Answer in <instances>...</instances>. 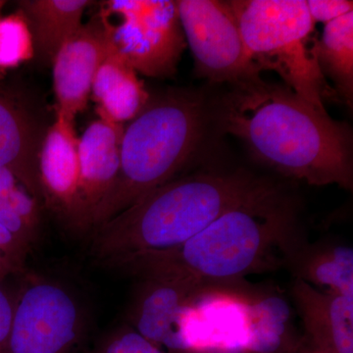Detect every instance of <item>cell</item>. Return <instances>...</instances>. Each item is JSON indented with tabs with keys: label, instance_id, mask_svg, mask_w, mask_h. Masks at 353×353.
Segmentation results:
<instances>
[{
	"label": "cell",
	"instance_id": "cell-1",
	"mask_svg": "<svg viewBox=\"0 0 353 353\" xmlns=\"http://www.w3.org/2000/svg\"><path fill=\"white\" fill-rule=\"evenodd\" d=\"M211 123L233 134L253 157L309 185H353L352 134L287 85L261 77L210 99Z\"/></svg>",
	"mask_w": 353,
	"mask_h": 353
},
{
	"label": "cell",
	"instance_id": "cell-2",
	"mask_svg": "<svg viewBox=\"0 0 353 353\" xmlns=\"http://www.w3.org/2000/svg\"><path fill=\"white\" fill-rule=\"evenodd\" d=\"M305 241L296 201L270 182L182 245L110 260L101 267L136 280L232 284L250 274L285 268Z\"/></svg>",
	"mask_w": 353,
	"mask_h": 353
},
{
	"label": "cell",
	"instance_id": "cell-3",
	"mask_svg": "<svg viewBox=\"0 0 353 353\" xmlns=\"http://www.w3.org/2000/svg\"><path fill=\"white\" fill-rule=\"evenodd\" d=\"M270 181L250 172L201 170L174 179L97 228L90 256L110 260L182 245Z\"/></svg>",
	"mask_w": 353,
	"mask_h": 353
},
{
	"label": "cell",
	"instance_id": "cell-4",
	"mask_svg": "<svg viewBox=\"0 0 353 353\" xmlns=\"http://www.w3.org/2000/svg\"><path fill=\"white\" fill-rule=\"evenodd\" d=\"M209 124L210 99L203 92L170 90L150 99L124 128L119 173L99 209L97 228L180 176Z\"/></svg>",
	"mask_w": 353,
	"mask_h": 353
},
{
	"label": "cell",
	"instance_id": "cell-5",
	"mask_svg": "<svg viewBox=\"0 0 353 353\" xmlns=\"http://www.w3.org/2000/svg\"><path fill=\"white\" fill-rule=\"evenodd\" d=\"M245 50L260 72L274 71L285 85L318 110L339 99L315 55V22L305 0H233Z\"/></svg>",
	"mask_w": 353,
	"mask_h": 353
},
{
	"label": "cell",
	"instance_id": "cell-6",
	"mask_svg": "<svg viewBox=\"0 0 353 353\" xmlns=\"http://www.w3.org/2000/svg\"><path fill=\"white\" fill-rule=\"evenodd\" d=\"M21 277L8 353H83L92 317L82 294L54 276L28 270Z\"/></svg>",
	"mask_w": 353,
	"mask_h": 353
},
{
	"label": "cell",
	"instance_id": "cell-7",
	"mask_svg": "<svg viewBox=\"0 0 353 353\" xmlns=\"http://www.w3.org/2000/svg\"><path fill=\"white\" fill-rule=\"evenodd\" d=\"M99 14L113 50L137 73L152 78L176 73L187 46L176 1L109 0Z\"/></svg>",
	"mask_w": 353,
	"mask_h": 353
},
{
	"label": "cell",
	"instance_id": "cell-8",
	"mask_svg": "<svg viewBox=\"0 0 353 353\" xmlns=\"http://www.w3.org/2000/svg\"><path fill=\"white\" fill-rule=\"evenodd\" d=\"M176 4L199 78L234 85L261 77L245 50L229 1L180 0Z\"/></svg>",
	"mask_w": 353,
	"mask_h": 353
},
{
	"label": "cell",
	"instance_id": "cell-9",
	"mask_svg": "<svg viewBox=\"0 0 353 353\" xmlns=\"http://www.w3.org/2000/svg\"><path fill=\"white\" fill-rule=\"evenodd\" d=\"M205 284L190 279H138L124 323L164 353H187L183 318Z\"/></svg>",
	"mask_w": 353,
	"mask_h": 353
},
{
	"label": "cell",
	"instance_id": "cell-10",
	"mask_svg": "<svg viewBox=\"0 0 353 353\" xmlns=\"http://www.w3.org/2000/svg\"><path fill=\"white\" fill-rule=\"evenodd\" d=\"M124 125L99 119L79 138L80 185L76 210V238L92 236L97 215L112 190L120 169L121 141Z\"/></svg>",
	"mask_w": 353,
	"mask_h": 353
},
{
	"label": "cell",
	"instance_id": "cell-11",
	"mask_svg": "<svg viewBox=\"0 0 353 353\" xmlns=\"http://www.w3.org/2000/svg\"><path fill=\"white\" fill-rule=\"evenodd\" d=\"M38 169L43 208L55 215L66 233L75 236L80 185L79 138L74 120L59 111L41 141Z\"/></svg>",
	"mask_w": 353,
	"mask_h": 353
},
{
	"label": "cell",
	"instance_id": "cell-12",
	"mask_svg": "<svg viewBox=\"0 0 353 353\" xmlns=\"http://www.w3.org/2000/svg\"><path fill=\"white\" fill-rule=\"evenodd\" d=\"M110 46L108 27L99 14L65 41L52 62L57 111L74 120L87 108L95 74Z\"/></svg>",
	"mask_w": 353,
	"mask_h": 353
},
{
	"label": "cell",
	"instance_id": "cell-13",
	"mask_svg": "<svg viewBox=\"0 0 353 353\" xmlns=\"http://www.w3.org/2000/svg\"><path fill=\"white\" fill-rule=\"evenodd\" d=\"M290 296L311 345L323 353H353V297L321 292L297 279Z\"/></svg>",
	"mask_w": 353,
	"mask_h": 353
},
{
	"label": "cell",
	"instance_id": "cell-14",
	"mask_svg": "<svg viewBox=\"0 0 353 353\" xmlns=\"http://www.w3.org/2000/svg\"><path fill=\"white\" fill-rule=\"evenodd\" d=\"M43 136L31 116L0 90V167L12 172L41 206L38 158Z\"/></svg>",
	"mask_w": 353,
	"mask_h": 353
},
{
	"label": "cell",
	"instance_id": "cell-15",
	"mask_svg": "<svg viewBox=\"0 0 353 353\" xmlns=\"http://www.w3.org/2000/svg\"><path fill=\"white\" fill-rule=\"evenodd\" d=\"M284 297L253 289L246 308L245 353H296L305 343Z\"/></svg>",
	"mask_w": 353,
	"mask_h": 353
},
{
	"label": "cell",
	"instance_id": "cell-16",
	"mask_svg": "<svg viewBox=\"0 0 353 353\" xmlns=\"http://www.w3.org/2000/svg\"><path fill=\"white\" fill-rule=\"evenodd\" d=\"M90 95L99 118L121 125L134 119L150 99L138 73L112 46L95 74Z\"/></svg>",
	"mask_w": 353,
	"mask_h": 353
},
{
	"label": "cell",
	"instance_id": "cell-17",
	"mask_svg": "<svg viewBox=\"0 0 353 353\" xmlns=\"http://www.w3.org/2000/svg\"><path fill=\"white\" fill-rule=\"evenodd\" d=\"M294 279L330 294L353 297V250L331 241L303 245L285 263Z\"/></svg>",
	"mask_w": 353,
	"mask_h": 353
},
{
	"label": "cell",
	"instance_id": "cell-18",
	"mask_svg": "<svg viewBox=\"0 0 353 353\" xmlns=\"http://www.w3.org/2000/svg\"><path fill=\"white\" fill-rule=\"evenodd\" d=\"M88 0H24L18 2L34 41V55L52 64L58 51L82 25Z\"/></svg>",
	"mask_w": 353,
	"mask_h": 353
},
{
	"label": "cell",
	"instance_id": "cell-19",
	"mask_svg": "<svg viewBox=\"0 0 353 353\" xmlns=\"http://www.w3.org/2000/svg\"><path fill=\"white\" fill-rule=\"evenodd\" d=\"M315 55L323 76L334 83L336 94L352 108L353 11L325 25L321 39H316Z\"/></svg>",
	"mask_w": 353,
	"mask_h": 353
},
{
	"label": "cell",
	"instance_id": "cell-20",
	"mask_svg": "<svg viewBox=\"0 0 353 353\" xmlns=\"http://www.w3.org/2000/svg\"><path fill=\"white\" fill-rule=\"evenodd\" d=\"M34 57L32 32L23 14L0 19V69L15 68Z\"/></svg>",
	"mask_w": 353,
	"mask_h": 353
},
{
	"label": "cell",
	"instance_id": "cell-21",
	"mask_svg": "<svg viewBox=\"0 0 353 353\" xmlns=\"http://www.w3.org/2000/svg\"><path fill=\"white\" fill-rule=\"evenodd\" d=\"M83 353H164L136 330L123 323L88 343Z\"/></svg>",
	"mask_w": 353,
	"mask_h": 353
},
{
	"label": "cell",
	"instance_id": "cell-22",
	"mask_svg": "<svg viewBox=\"0 0 353 353\" xmlns=\"http://www.w3.org/2000/svg\"><path fill=\"white\" fill-rule=\"evenodd\" d=\"M0 225L31 250H34L41 241V230L31 226L23 219L6 199H0Z\"/></svg>",
	"mask_w": 353,
	"mask_h": 353
},
{
	"label": "cell",
	"instance_id": "cell-23",
	"mask_svg": "<svg viewBox=\"0 0 353 353\" xmlns=\"http://www.w3.org/2000/svg\"><path fill=\"white\" fill-rule=\"evenodd\" d=\"M306 6L315 23L325 24L353 11V2L347 0H307Z\"/></svg>",
	"mask_w": 353,
	"mask_h": 353
},
{
	"label": "cell",
	"instance_id": "cell-24",
	"mask_svg": "<svg viewBox=\"0 0 353 353\" xmlns=\"http://www.w3.org/2000/svg\"><path fill=\"white\" fill-rule=\"evenodd\" d=\"M14 310V297L9 296L8 292L2 287V283H0V353H8Z\"/></svg>",
	"mask_w": 353,
	"mask_h": 353
},
{
	"label": "cell",
	"instance_id": "cell-25",
	"mask_svg": "<svg viewBox=\"0 0 353 353\" xmlns=\"http://www.w3.org/2000/svg\"><path fill=\"white\" fill-rule=\"evenodd\" d=\"M21 185L12 172L0 167V199H6Z\"/></svg>",
	"mask_w": 353,
	"mask_h": 353
},
{
	"label": "cell",
	"instance_id": "cell-26",
	"mask_svg": "<svg viewBox=\"0 0 353 353\" xmlns=\"http://www.w3.org/2000/svg\"><path fill=\"white\" fill-rule=\"evenodd\" d=\"M296 353H323L320 352L319 350L311 345L310 343H308V341L306 340L305 343L301 347V350Z\"/></svg>",
	"mask_w": 353,
	"mask_h": 353
},
{
	"label": "cell",
	"instance_id": "cell-27",
	"mask_svg": "<svg viewBox=\"0 0 353 353\" xmlns=\"http://www.w3.org/2000/svg\"><path fill=\"white\" fill-rule=\"evenodd\" d=\"M2 6H3V2L0 1V8H1Z\"/></svg>",
	"mask_w": 353,
	"mask_h": 353
}]
</instances>
